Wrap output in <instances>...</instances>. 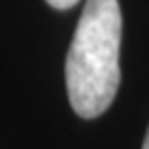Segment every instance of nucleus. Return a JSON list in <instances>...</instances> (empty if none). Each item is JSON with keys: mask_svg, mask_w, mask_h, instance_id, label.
Listing matches in <instances>:
<instances>
[{"mask_svg": "<svg viewBox=\"0 0 149 149\" xmlns=\"http://www.w3.org/2000/svg\"><path fill=\"white\" fill-rule=\"evenodd\" d=\"M122 15L118 0H87L66 54V93L81 118H97L120 85Z\"/></svg>", "mask_w": 149, "mask_h": 149, "instance_id": "1", "label": "nucleus"}, {"mask_svg": "<svg viewBox=\"0 0 149 149\" xmlns=\"http://www.w3.org/2000/svg\"><path fill=\"white\" fill-rule=\"evenodd\" d=\"M143 149H149V128H147V137L143 141Z\"/></svg>", "mask_w": 149, "mask_h": 149, "instance_id": "3", "label": "nucleus"}, {"mask_svg": "<svg viewBox=\"0 0 149 149\" xmlns=\"http://www.w3.org/2000/svg\"><path fill=\"white\" fill-rule=\"evenodd\" d=\"M46 2L52 6V8H58V10H66L70 6H74L79 0H46Z\"/></svg>", "mask_w": 149, "mask_h": 149, "instance_id": "2", "label": "nucleus"}]
</instances>
